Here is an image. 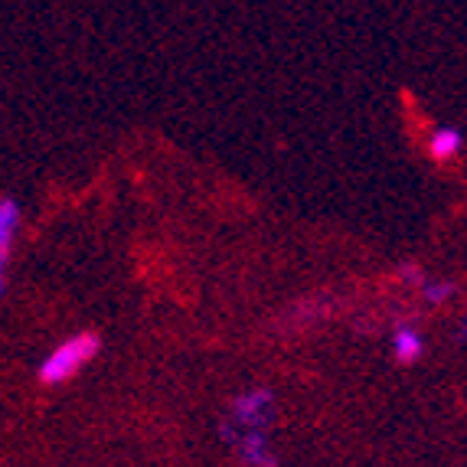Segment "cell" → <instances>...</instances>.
I'll list each match as a JSON object with an SVG mask.
<instances>
[{
	"label": "cell",
	"mask_w": 467,
	"mask_h": 467,
	"mask_svg": "<svg viewBox=\"0 0 467 467\" xmlns=\"http://www.w3.org/2000/svg\"><path fill=\"white\" fill-rule=\"evenodd\" d=\"M421 297L431 304V307H441L444 301H451L454 295V281H444V278H425L421 281Z\"/></svg>",
	"instance_id": "cell-7"
},
{
	"label": "cell",
	"mask_w": 467,
	"mask_h": 467,
	"mask_svg": "<svg viewBox=\"0 0 467 467\" xmlns=\"http://www.w3.org/2000/svg\"><path fill=\"white\" fill-rule=\"evenodd\" d=\"M389 347H392V359L402 363V367H412L415 359H421V353H425V340H421V334L412 327V324H405V320L392 327Z\"/></svg>",
	"instance_id": "cell-5"
},
{
	"label": "cell",
	"mask_w": 467,
	"mask_h": 467,
	"mask_svg": "<svg viewBox=\"0 0 467 467\" xmlns=\"http://www.w3.org/2000/svg\"><path fill=\"white\" fill-rule=\"evenodd\" d=\"M219 431H223V438L233 444L235 454L249 467H275L268 431H239V429H226V425H219Z\"/></svg>",
	"instance_id": "cell-3"
},
{
	"label": "cell",
	"mask_w": 467,
	"mask_h": 467,
	"mask_svg": "<svg viewBox=\"0 0 467 467\" xmlns=\"http://www.w3.org/2000/svg\"><path fill=\"white\" fill-rule=\"evenodd\" d=\"M275 419V392L258 386V389H245L242 396L233 399L229 405V421H223L226 429L239 431H268Z\"/></svg>",
	"instance_id": "cell-2"
},
{
	"label": "cell",
	"mask_w": 467,
	"mask_h": 467,
	"mask_svg": "<svg viewBox=\"0 0 467 467\" xmlns=\"http://www.w3.org/2000/svg\"><path fill=\"white\" fill-rule=\"evenodd\" d=\"M461 150H464V134H461L454 125H441L431 131V138H429L431 161H438V164H451Z\"/></svg>",
	"instance_id": "cell-6"
},
{
	"label": "cell",
	"mask_w": 467,
	"mask_h": 467,
	"mask_svg": "<svg viewBox=\"0 0 467 467\" xmlns=\"http://www.w3.org/2000/svg\"><path fill=\"white\" fill-rule=\"evenodd\" d=\"M99 337L95 334H76L69 337L66 343H59L53 353H47V359L39 363L36 376L39 382H47V386H63V382H69L76 373H82V369L92 363L95 357H99Z\"/></svg>",
	"instance_id": "cell-1"
},
{
	"label": "cell",
	"mask_w": 467,
	"mask_h": 467,
	"mask_svg": "<svg viewBox=\"0 0 467 467\" xmlns=\"http://www.w3.org/2000/svg\"><path fill=\"white\" fill-rule=\"evenodd\" d=\"M16 229H20V206L10 196H0V295L7 291V262L14 252Z\"/></svg>",
	"instance_id": "cell-4"
},
{
	"label": "cell",
	"mask_w": 467,
	"mask_h": 467,
	"mask_svg": "<svg viewBox=\"0 0 467 467\" xmlns=\"http://www.w3.org/2000/svg\"><path fill=\"white\" fill-rule=\"evenodd\" d=\"M399 281H402V285H412V288H421V281L429 278V275H425V268H419L415 265V262H405V265H399Z\"/></svg>",
	"instance_id": "cell-8"
}]
</instances>
